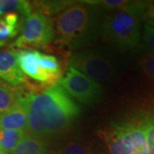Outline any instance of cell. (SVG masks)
Returning a JSON list of instances; mask_svg holds the SVG:
<instances>
[{"label": "cell", "mask_w": 154, "mask_h": 154, "mask_svg": "<svg viewBox=\"0 0 154 154\" xmlns=\"http://www.w3.org/2000/svg\"><path fill=\"white\" fill-rule=\"evenodd\" d=\"M26 110L33 112L43 122L47 134L63 132L80 114V108L58 84L47 88L40 94L21 98Z\"/></svg>", "instance_id": "6da1fadb"}, {"label": "cell", "mask_w": 154, "mask_h": 154, "mask_svg": "<svg viewBox=\"0 0 154 154\" xmlns=\"http://www.w3.org/2000/svg\"><path fill=\"white\" fill-rule=\"evenodd\" d=\"M138 17L128 11H112L104 19L101 27L102 37L107 43L117 48H134L140 38V24Z\"/></svg>", "instance_id": "7a4b0ae2"}, {"label": "cell", "mask_w": 154, "mask_h": 154, "mask_svg": "<svg viewBox=\"0 0 154 154\" xmlns=\"http://www.w3.org/2000/svg\"><path fill=\"white\" fill-rule=\"evenodd\" d=\"M95 20L94 11L86 5H73L57 17L56 33L62 43H76L91 33Z\"/></svg>", "instance_id": "3957f363"}, {"label": "cell", "mask_w": 154, "mask_h": 154, "mask_svg": "<svg viewBox=\"0 0 154 154\" xmlns=\"http://www.w3.org/2000/svg\"><path fill=\"white\" fill-rule=\"evenodd\" d=\"M111 154H148L146 134L141 122L116 124L106 134Z\"/></svg>", "instance_id": "277c9868"}, {"label": "cell", "mask_w": 154, "mask_h": 154, "mask_svg": "<svg viewBox=\"0 0 154 154\" xmlns=\"http://www.w3.org/2000/svg\"><path fill=\"white\" fill-rule=\"evenodd\" d=\"M69 66L98 82H109L116 75L113 59L104 51L89 50L79 52L70 59Z\"/></svg>", "instance_id": "5b68a950"}, {"label": "cell", "mask_w": 154, "mask_h": 154, "mask_svg": "<svg viewBox=\"0 0 154 154\" xmlns=\"http://www.w3.org/2000/svg\"><path fill=\"white\" fill-rule=\"evenodd\" d=\"M52 20L39 11L32 12L27 17L22 33L15 40L14 45L18 48L41 46L49 44L55 32Z\"/></svg>", "instance_id": "8992f818"}, {"label": "cell", "mask_w": 154, "mask_h": 154, "mask_svg": "<svg viewBox=\"0 0 154 154\" xmlns=\"http://www.w3.org/2000/svg\"><path fill=\"white\" fill-rule=\"evenodd\" d=\"M58 85L84 105L99 103L103 95V89L99 83L70 66L65 75L58 81Z\"/></svg>", "instance_id": "52a82bcc"}, {"label": "cell", "mask_w": 154, "mask_h": 154, "mask_svg": "<svg viewBox=\"0 0 154 154\" xmlns=\"http://www.w3.org/2000/svg\"><path fill=\"white\" fill-rule=\"evenodd\" d=\"M40 53L34 50H20L16 52L17 64L23 74H26L33 80L47 86L54 85L58 80L41 69L39 65Z\"/></svg>", "instance_id": "ba28073f"}, {"label": "cell", "mask_w": 154, "mask_h": 154, "mask_svg": "<svg viewBox=\"0 0 154 154\" xmlns=\"http://www.w3.org/2000/svg\"><path fill=\"white\" fill-rule=\"evenodd\" d=\"M0 80L14 87L26 81V77L17 64L16 51H0Z\"/></svg>", "instance_id": "9c48e42d"}, {"label": "cell", "mask_w": 154, "mask_h": 154, "mask_svg": "<svg viewBox=\"0 0 154 154\" xmlns=\"http://www.w3.org/2000/svg\"><path fill=\"white\" fill-rule=\"evenodd\" d=\"M27 128V111L20 99L11 109L0 115V129L26 130Z\"/></svg>", "instance_id": "30bf717a"}, {"label": "cell", "mask_w": 154, "mask_h": 154, "mask_svg": "<svg viewBox=\"0 0 154 154\" xmlns=\"http://www.w3.org/2000/svg\"><path fill=\"white\" fill-rule=\"evenodd\" d=\"M45 150L46 143L41 138L27 132L11 154H42Z\"/></svg>", "instance_id": "8fae6325"}, {"label": "cell", "mask_w": 154, "mask_h": 154, "mask_svg": "<svg viewBox=\"0 0 154 154\" xmlns=\"http://www.w3.org/2000/svg\"><path fill=\"white\" fill-rule=\"evenodd\" d=\"M20 29V17L17 12L7 13L0 19V46L9 38H14Z\"/></svg>", "instance_id": "7c38bea8"}, {"label": "cell", "mask_w": 154, "mask_h": 154, "mask_svg": "<svg viewBox=\"0 0 154 154\" xmlns=\"http://www.w3.org/2000/svg\"><path fill=\"white\" fill-rule=\"evenodd\" d=\"M21 98L18 88L0 80V115L11 109Z\"/></svg>", "instance_id": "4fadbf2b"}, {"label": "cell", "mask_w": 154, "mask_h": 154, "mask_svg": "<svg viewBox=\"0 0 154 154\" xmlns=\"http://www.w3.org/2000/svg\"><path fill=\"white\" fill-rule=\"evenodd\" d=\"M33 5L24 0H0V17L11 12H19L26 17L32 13Z\"/></svg>", "instance_id": "5bb4252c"}, {"label": "cell", "mask_w": 154, "mask_h": 154, "mask_svg": "<svg viewBox=\"0 0 154 154\" xmlns=\"http://www.w3.org/2000/svg\"><path fill=\"white\" fill-rule=\"evenodd\" d=\"M27 130H12L0 129V146L7 154H11L22 137L26 134Z\"/></svg>", "instance_id": "9a60e30c"}, {"label": "cell", "mask_w": 154, "mask_h": 154, "mask_svg": "<svg viewBox=\"0 0 154 154\" xmlns=\"http://www.w3.org/2000/svg\"><path fill=\"white\" fill-rule=\"evenodd\" d=\"M35 5L39 8V12L49 14H55L57 12L65 11L67 8L71 6V2L69 1H39L35 2Z\"/></svg>", "instance_id": "2e32d148"}, {"label": "cell", "mask_w": 154, "mask_h": 154, "mask_svg": "<svg viewBox=\"0 0 154 154\" xmlns=\"http://www.w3.org/2000/svg\"><path fill=\"white\" fill-rule=\"evenodd\" d=\"M141 124L146 134L148 154H154V116L146 117Z\"/></svg>", "instance_id": "e0dca14e"}, {"label": "cell", "mask_w": 154, "mask_h": 154, "mask_svg": "<svg viewBox=\"0 0 154 154\" xmlns=\"http://www.w3.org/2000/svg\"><path fill=\"white\" fill-rule=\"evenodd\" d=\"M140 66L145 72V74L154 80V53L153 52H145L140 57L139 61Z\"/></svg>", "instance_id": "ac0fdd59"}, {"label": "cell", "mask_w": 154, "mask_h": 154, "mask_svg": "<svg viewBox=\"0 0 154 154\" xmlns=\"http://www.w3.org/2000/svg\"><path fill=\"white\" fill-rule=\"evenodd\" d=\"M143 39L146 45L154 53V28L147 24L144 27Z\"/></svg>", "instance_id": "d6986e66"}, {"label": "cell", "mask_w": 154, "mask_h": 154, "mask_svg": "<svg viewBox=\"0 0 154 154\" xmlns=\"http://www.w3.org/2000/svg\"><path fill=\"white\" fill-rule=\"evenodd\" d=\"M63 154H88V152L81 144L70 141L65 146Z\"/></svg>", "instance_id": "ffe728a7"}, {"label": "cell", "mask_w": 154, "mask_h": 154, "mask_svg": "<svg viewBox=\"0 0 154 154\" xmlns=\"http://www.w3.org/2000/svg\"><path fill=\"white\" fill-rule=\"evenodd\" d=\"M145 14L147 19H154V4H147Z\"/></svg>", "instance_id": "44dd1931"}, {"label": "cell", "mask_w": 154, "mask_h": 154, "mask_svg": "<svg viewBox=\"0 0 154 154\" xmlns=\"http://www.w3.org/2000/svg\"><path fill=\"white\" fill-rule=\"evenodd\" d=\"M42 154H61L58 151L55 149H46Z\"/></svg>", "instance_id": "7402d4cb"}, {"label": "cell", "mask_w": 154, "mask_h": 154, "mask_svg": "<svg viewBox=\"0 0 154 154\" xmlns=\"http://www.w3.org/2000/svg\"><path fill=\"white\" fill-rule=\"evenodd\" d=\"M146 24L152 27V28H154V19H147V22H146Z\"/></svg>", "instance_id": "603a6c76"}, {"label": "cell", "mask_w": 154, "mask_h": 154, "mask_svg": "<svg viewBox=\"0 0 154 154\" xmlns=\"http://www.w3.org/2000/svg\"><path fill=\"white\" fill-rule=\"evenodd\" d=\"M0 154H7L5 152V150L1 147V146H0Z\"/></svg>", "instance_id": "cb8c5ba5"}, {"label": "cell", "mask_w": 154, "mask_h": 154, "mask_svg": "<svg viewBox=\"0 0 154 154\" xmlns=\"http://www.w3.org/2000/svg\"><path fill=\"white\" fill-rule=\"evenodd\" d=\"M94 154H105V153H100V152H97V153H94Z\"/></svg>", "instance_id": "d4e9b609"}]
</instances>
